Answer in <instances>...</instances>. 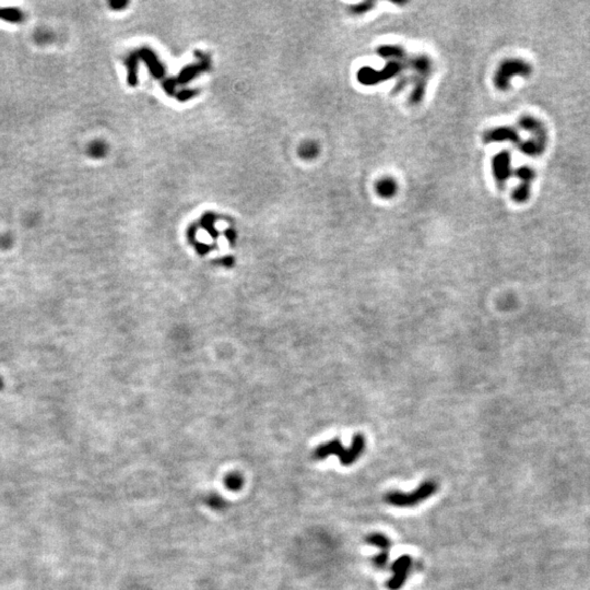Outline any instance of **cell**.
Masks as SVG:
<instances>
[{
    "label": "cell",
    "instance_id": "8",
    "mask_svg": "<svg viewBox=\"0 0 590 590\" xmlns=\"http://www.w3.org/2000/svg\"><path fill=\"white\" fill-rule=\"evenodd\" d=\"M515 175L519 178L521 184L512 191V200L516 203H525L527 202L530 197V188L531 183L536 177L535 170L530 168L528 165H522L515 171Z\"/></svg>",
    "mask_w": 590,
    "mask_h": 590
},
{
    "label": "cell",
    "instance_id": "7",
    "mask_svg": "<svg viewBox=\"0 0 590 590\" xmlns=\"http://www.w3.org/2000/svg\"><path fill=\"white\" fill-rule=\"evenodd\" d=\"M412 559L409 555H402L398 557L391 565L393 576L388 579L386 587L388 590H400L408 579L409 574L411 572Z\"/></svg>",
    "mask_w": 590,
    "mask_h": 590
},
{
    "label": "cell",
    "instance_id": "2",
    "mask_svg": "<svg viewBox=\"0 0 590 590\" xmlns=\"http://www.w3.org/2000/svg\"><path fill=\"white\" fill-rule=\"evenodd\" d=\"M409 68H411L414 72L411 77L413 90L410 94L409 102L412 105H419L425 96L427 83L433 72V61L424 54L412 56L410 57Z\"/></svg>",
    "mask_w": 590,
    "mask_h": 590
},
{
    "label": "cell",
    "instance_id": "13",
    "mask_svg": "<svg viewBox=\"0 0 590 590\" xmlns=\"http://www.w3.org/2000/svg\"><path fill=\"white\" fill-rule=\"evenodd\" d=\"M397 190H398V185L394 178L391 177H383L378 179L375 184V191L378 197L383 198V199H390L394 196H396Z\"/></svg>",
    "mask_w": 590,
    "mask_h": 590
},
{
    "label": "cell",
    "instance_id": "1",
    "mask_svg": "<svg viewBox=\"0 0 590 590\" xmlns=\"http://www.w3.org/2000/svg\"><path fill=\"white\" fill-rule=\"evenodd\" d=\"M365 445L366 443H365L364 436L362 434H356L354 435L349 448H345L339 439H333L325 443V444H320L313 455L314 458L317 460H323L331 455H336L343 466H351L361 457L365 450Z\"/></svg>",
    "mask_w": 590,
    "mask_h": 590
},
{
    "label": "cell",
    "instance_id": "6",
    "mask_svg": "<svg viewBox=\"0 0 590 590\" xmlns=\"http://www.w3.org/2000/svg\"><path fill=\"white\" fill-rule=\"evenodd\" d=\"M492 170L497 188L504 189L512 174L510 152L504 150L496 153L492 159Z\"/></svg>",
    "mask_w": 590,
    "mask_h": 590
},
{
    "label": "cell",
    "instance_id": "11",
    "mask_svg": "<svg viewBox=\"0 0 590 590\" xmlns=\"http://www.w3.org/2000/svg\"><path fill=\"white\" fill-rule=\"evenodd\" d=\"M518 125L522 129L531 133V138L548 143V132L542 121L532 116H523Z\"/></svg>",
    "mask_w": 590,
    "mask_h": 590
},
{
    "label": "cell",
    "instance_id": "15",
    "mask_svg": "<svg viewBox=\"0 0 590 590\" xmlns=\"http://www.w3.org/2000/svg\"><path fill=\"white\" fill-rule=\"evenodd\" d=\"M0 19L11 23H21L24 21L23 11L15 7H0Z\"/></svg>",
    "mask_w": 590,
    "mask_h": 590
},
{
    "label": "cell",
    "instance_id": "14",
    "mask_svg": "<svg viewBox=\"0 0 590 590\" xmlns=\"http://www.w3.org/2000/svg\"><path fill=\"white\" fill-rule=\"evenodd\" d=\"M547 148V143L546 142H542V141H539L537 139L534 138H530L526 141H522L521 143L518 144V149L524 155L528 156V157H539L541 156L542 153L544 152Z\"/></svg>",
    "mask_w": 590,
    "mask_h": 590
},
{
    "label": "cell",
    "instance_id": "22",
    "mask_svg": "<svg viewBox=\"0 0 590 590\" xmlns=\"http://www.w3.org/2000/svg\"><path fill=\"white\" fill-rule=\"evenodd\" d=\"M3 387H4V383H3V380H2V378H0V389H2Z\"/></svg>",
    "mask_w": 590,
    "mask_h": 590
},
{
    "label": "cell",
    "instance_id": "18",
    "mask_svg": "<svg viewBox=\"0 0 590 590\" xmlns=\"http://www.w3.org/2000/svg\"><path fill=\"white\" fill-rule=\"evenodd\" d=\"M89 153L93 158H102L106 153V144L102 141H94L89 146Z\"/></svg>",
    "mask_w": 590,
    "mask_h": 590
},
{
    "label": "cell",
    "instance_id": "12",
    "mask_svg": "<svg viewBox=\"0 0 590 590\" xmlns=\"http://www.w3.org/2000/svg\"><path fill=\"white\" fill-rule=\"evenodd\" d=\"M376 54L382 58L389 60L405 61L409 59L406 49L399 45H383L376 49Z\"/></svg>",
    "mask_w": 590,
    "mask_h": 590
},
{
    "label": "cell",
    "instance_id": "20",
    "mask_svg": "<svg viewBox=\"0 0 590 590\" xmlns=\"http://www.w3.org/2000/svg\"><path fill=\"white\" fill-rule=\"evenodd\" d=\"M242 484V479L237 474H231L227 479V485L231 489H239Z\"/></svg>",
    "mask_w": 590,
    "mask_h": 590
},
{
    "label": "cell",
    "instance_id": "3",
    "mask_svg": "<svg viewBox=\"0 0 590 590\" xmlns=\"http://www.w3.org/2000/svg\"><path fill=\"white\" fill-rule=\"evenodd\" d=\"M436 491H437V484L435 481L427 480L411 493L391 491L384 498L385 502L395 507H413L433 496Z\"/></svg>",
    "mask_w": 590,
    "mask_h": 590
},
{
    "label": "cell",
    "instance_id": "17",
    "mask_svg": "<svg viewBox=\"0 0 590 590\" xmlns=\"http://www.w3.org/2000/svg\"><path fill=\"white\" fill-rule=\"evenodd\" d=\"M375 5H376L375 2L360 3V4L354 5V6H352V7H350V12L354 16H361V15H364V14H366V12L371 11L375 7Z\"/></svg>",
    "mask_w": 590,
    "mask_h": 590
},
{
    "label": "cell",
    "instance_id": "9",
    "mask_svg": "<svg viewBox=\"0 0 590 590\" xmlns=\"http://www.w3.org/2000/svg\"><path fill=\"white\" fill-rule=\"evenodd\" d=\"M366 542L371 546L381 550V553L374 556L373 560H372L374 567L377 569L386 568L389 560V550L391 547V541L389 540V538L381 534V532H372L366 537Z\"/></svg>",
    "mask_w": 590,
    "mask_h": 590
},
{
    "label": "cell",
    "instance_id": "21",
    "mask_svg": "<svg viewBox=\"0 0 590 590\" xmlns=\"http://www.w3.org/2000/svg\"><path fill=\"white\" fill-rule=\"evenodd\" d=\"M125 4H126V3H123V2H112V3H111V6H112L113 8H115V9H118L119 7H123V6H124Z\"/></svg>",
    "mask_w": 590,
    "mask_h": 590
},
{
    "label": "cell",
    "instance_id": "4",
    "mask_svg": "<svg viewBox=\"0 0 590 590\" xmlns=\"http://www.w3.org/2000/svg\"><path fill=\"white\" fill-rule=\"evenodd\" d=\"M409 60H389L381 70H375L371 67H363L357 71L356 78L358 82L364 86H375L387 81L395 77L400 76L407 68H409Z\"/></svg>",
    "mask_w": 590,
    "mask_h": 590
},
{
    "label": "cell",
    "instance_id": "19",
    "mask_svg": "<svg viewBox=\"0 0 590 590\" xmlns=\"http://www.w3.org/2000/svg\"><path fill=\"white\" fill-rule=\"evenodd\" d=\"M409 83H411V78H410V77H407V76L400 77V79H398V81L396 82V85L393 89V93L394 94L399 93L409 85Z\"/></svg>",
    "mask_w": 590,
    "mask_h": 590
},
{
    "label": "cell",
    "instance_id": "5",
    "mask_svg": "<svg viewBox=\"0 0 590 590\" xmlns=\"http://www.w3.org/2000/svg\"><path fill=\"white\" fill-rule=\"evenodd\" d=\"M532 72L531 66L523 59L504 60L494 75V85L501 91H507L510 88L512 77H528Z\"/></svg>",
    "mask_w": 590,
    "mask_h": 590
},
{
    "label": "cell",
    "instance_id": "16",
    "mask_svg": "<svg viewBox=\"0 0 590 590\" xmlns=\"http://www.w3.org/2000/svg\"><path fill=\"white\" fill-rule=\"evenodd\" d=\"M319 153V146L314 141H306L302 143L299 149V155L301 158L305 160H313L317 157Z\"/></svg>",
    "mask_w": 590,
    "mask_h": 590
},
{
    "label": "cell",
    "instance_id": "10",
    "mask_svg": "<svg viewBox=\"0 0 590 590\" xmlns=\"http://www.w3.org/2000/svg\"><path fill=\"white\" fill-rule=\"evenodd\" d=\"M484 143H502V142H510L512 144H519L522 142L519 132L514 127L510 126H502L495 127L492 129L486 130L483 136Z\"/></svg>",
    "mask_w": 590,
    "mask_h": 590
}]
</instances>
